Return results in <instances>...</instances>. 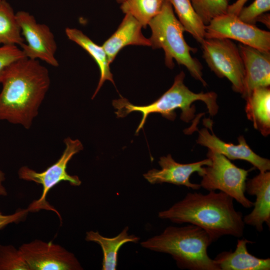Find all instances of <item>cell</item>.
<instances>
[{
	"instance_id": "1",
	"label": "cell",
	"mask_w": 270,
	"mask_h": 270,
	"mask_svg": "<svg viewBox=\"0 0 270 270\" xmlns=\"http://www.w3.org/2000/svg\"><path fill=\"white\" fill-rule=\"evenodd\" d=\"M0 84V120L29 129L50 86L48 68L24 58L6 70Z\"/></svg>"
},
{
	"instance_id": "2",
	"label": "cell",
	"mask_w": 270,
	"mask_h": 270,
	"mask_svg": "<svg viewBox=\"0 0 270 270\" xmlns=\"http://www.w3.org/2000/svg\"><path fill=\"white\" fill-rule=\"evenodd\" d=\"M234 200L220 191H209L206 194L188 192L168 209L158 212V216L176 224L198 226L213 242L226 235L240 238L245 224L242 213L234 208Z\"/></svg>"
},
{
	"instance_id": "3",
	"label": "cell",
	"mask_w": 270,
	"mask_h": 270,
	"mask_svg": "<svg viewBox=\"0 0 270 270\" xmlns=\"http://www.w3.org/2000/svg\"><path fill=\"white\" fill-rule=\"evenodd\" d=\"M213 242L208 234L192 224L166 227L160 234L140 242L142 247L170 255L178 267L188 270H220L208 256Z\"/></svg>"
},
{
	"instance_id": "4",
	"label": "cell",
	"mask_w": 270,
	"mask_h": 270,
	"mask_svg": "<svg viewBox=\"0 0 270 270\" xmlns=\"http://www.w3.org/2000/svg\"><path fill=\"white\" fill-rule=\"evenodd\" d=\"M184 73L182 71L174 78L172 86L160 97L146 106H136L125 98L114 100L112 105L117 110L118 118H124L132 112L142 113V118L136 130V134L142 128L146 120L150 114L159 113L167 119L174 120L176 110H182L180 118L186 122L192 121L195 116L196 109L192 104L200 100L206 104L211 116L216 115L218 109L217 95L213 92L196 93L190 90L184 84Z\"/></svg>"
},
{
	"instance_id": "5",
	"label": "cell",
	"mask_w": 270,
	"mask_h": 270,
	"mask_svg": "<svg viewBox=\"0 0 270 270\" xmlns=\"http://www.w3.org/2000/svg\"><path fill=\"white\" fill-rule=\"evenodd\" d=\"M152 35L149 38L153 48H162L165 54L166 66L172 68L174 60L183 65L191 76L206 86V82L202 77V66L193 58L191 52L197 49L190 46L184 36V28L176 17L173 8L168 0H165L160 12L149 22Z\"/></svg>"
},
{
	"instance_id": "6",
	"label": "cell",
	"mask_w": 270,
	"mask_h": 270,
	"mask_svg": "<svg viewBox=\"0 0 270 270\" xmlns=\"http://www.w3.org/2000/svg\"><path fill=\"white\" fill-rule=\"evenodd\" d=\"M64 144L65 148L60 158L44 170L38 172L27 166H23L18 172L20 179L33 182L42 187L40 198L34 200L28 206L29 212H36L41 210H50L56 212L60 220L58 212L46 200L48 192L62 181L68 182L72 186H79L82 183L78 176L68 174L66 169L68 162L76 154L82 150L83 146L78 140H73L70 137L64 140Z\"/></svg>"
},
{
	"instance_id": "7",
	"label": "cell",
	"mask_w": 270,
	"mask_h": 270,
	"mask_svg": "<svg viewBox=\"0 0 270 270\" xmlns=\"http://www.w3.org/2000/svg\"><path fill=\"white\" fill-rule=\"evenodd\" d=\"M209 166L203 167L201 188L208 191L218 190L228 194L242 206L249 208L254 202L245 196L246 184L250 170L240 168L230 160L218 152L208 150Z\"/></svg>"
},
{
	"instance_id": "8",
	"label": "cell",
	"mask_w": 270,
	"mask_h": 270,
	"mask_svg": "<svg viewBox=\"0 0 270 270\" xmlns=\"http://www.w3.org/2000/svg\"><path fill=\"white\" fill-rule=\"evenodd\" d=\"M201 44L202 57L210 69L219 78L228 80L233 90L242 94L244 69L238 46L228 38H204Z\"/></svg>"
},
{
	"instance_id": "9",
	"label": "cell",
	"mask_w": 270,
	"mask_h": 270,
	"mask_svg": "<svg viewBox=\"0 0 270 270\" xmlns=\"http://www.w3.org/2000/svg\"><path fill=\"white\" fill-rule=\"evenodd\" d=\"M204 38H228L260 50L270 51V32L226 13L206 26Z\"/></svg>"
},
{
	"instance_id": "10",
	"label": "cell",
	"mask_w": 270,
	"mask_h": 270,
	"mask_svg": "<svg viewBox=\"0 0 270 270\" xmlns=\"http://www.w3.org/2000/svg\"><path fill=\"white\" fill-rule=\"evenodd\" d=\"M16 16L22 36L26 42L20 46L25 56L58 66L59 64L56 57L57 44L50 28L46 24L38 22L28 12L19 11Z\"/></svg>"
},
{
	"instance_id": "11",
	"label": "cell",
	"mask_w": 270,
	"mask_h": 270,
	"mask_svg": "<svg viewBox=\"0 0 270 270\" xmlns=\"http://www.w3.org/2000/svg\"><path fill=\"white\" fill-rule=\"evenodd\" d=\"M30 270H81L74 254L61 246L35 240L20 248Z\"/></svg>"
},
{
	"instance_id": "12",
	"label": "cell",
	"mask_w": 270,
	"mask_h": 270,
	"mask_svg": "<svg viewBox=\"0 0 270 270\" xmlns=\"http://www.w3.org/2000/svg\"><path fill=\"white\" fill-rule=\"evenodd\" d=\"M206 126L212 130V134L206 128L198 131L196 140L198 144L208 148V150L220 154L230 160H246L258 168L260 172L270 171V160L256 154L247 144L244 138L240 136L238 138V144L224 142L217 137L212 129V124L208 120L204 122Z\"/></svg>"
},
{
	"instance_id": "13",
	"label": "cell",
	"mask_w": 270,
	"mask_h": 270,
	"mask_svg": "<svg viewBox=\"0 0 270 270\" xmlns=\"http://www.w3.org/2000/svg\"><path fill=\"white\" fill-rule=\"evenodd\" d=\"M210 164L211 160L208 158L194 162L181 164L175 161L170 154H168L160 158L158 164L160 170L152 169L143 176L152 184L168 183L198 190L201 188L200 184L192 182L190 177L196 172L200 176L202 172L203 167Z\"/></svg>"
},
{
	"instance_id": "14",
	"label": "cell",
	"mask_w": 270,
	"mask_h": 270,
	"mask_svg": "<svg viewBox=\"0 0 270 270\" xmlns=\"http://www.w3.org/2000/svg\"><path fill=\"white\" fill-rule=\"evenodd\" d=\"M238 48L244 69L242 94L246 99L256 88L270 86V51H262L240 44Z\"/></svg>"
},
{
	"instance_id": "15",
	"label": "cell",
	"mask_w": 270,
	"mask_h": 270,
	"mask_svg": "<svg viewBox=\"0 0 270 270\" xmlns=\"http://www.w3.org/2000/svg\"><path fill=\"white\" fill-rule=\"evenodd\" d=\"M246 192L255 196L253 210L243 217L244 224L252 226L259 232L263 230V224L270 228V172L260 173L246 180Z\"/></svg>"
},
{
	"instance_id": "16",
	"label": "cell",
	"mask_w": 270,
	"mask_h": 270,
	"mask_svg": "<svg viewBox=\"0 0 270 270\" xmlns=\"http://www.w3.org/2000/svg\"><path fill=\"white\" fill-rule=\"evenodd\" d=\"M142 24L132 16L126 14L116 30L103 44L110 64L120 51L128 45L151 46L149 38L142 32Z\"/></svg>"
},
{
	"instance_id": "17",
	"label": "cell",
	"mask_w": 270,
	"mask_h": 270,
	"mask_svg": "<svg viewBox=\"0 0 270 270\" xmlns=\"http://www.w3.org/2000/svg\"><path fill=\"white\" fill-rule=\"evenodd\" d=\"M253 243L244 238L238 240L234 251L221 252L214 261L220 270H270V258H258L248 252L247 244Z\"/></svg>"
},
{
	"instance_id": "18",
	"label": "cell",
	"mask_w": 270,
	"mask_h": 270,
	"mask_svg": "<svg viewBox=\"0 0 270 270\" xmlns=\"http://www.w3.org/2000/svg\"><path fill=\"white\" fill-rule=\"evenodd\" d=\"M246 112L254 128L264 136L270 133V89L269 86L254 88L245 99Z\"/></svg>"
},
{
	"instance_id": "19",
	"label": "cell",
	"mask_w": 270,
	"mask_h": 270,
	"mask_svg": "<svg viewBox=\"0 0 270 270\" xmlns=\"http://www.w3.org/2000/svg\"><path fill=\"white\" fill-rule=\"evenodd\" d=\"M128 227H125L117 236L112 238L105 237L98 232L90 230L86 232L85 240L99 244L102 250V270L116 269L118 251L121 246L127 242L138 243L140 238L134 234H129Z\"/></svg>"
},
{
	"instance_id": "20",
	"label": "cell",
	"mask_w": 270,
	"mask_h": 270,
	"mask_svg": "<svg viewBox=\"0 0 270 270\" xmlns=\"http://www.w3.org/2000/svg\"><path fill=\"white\" fill-rule=\"evenodd\" d=\"M65 32L68 38L84 49L92 58L98 66L100 78L92 98L93 99L106 80H108L114 84L106 54L102 46L94 43L81 30L75 28H66Z\"/></svg>"
},
{
	"instance_id": "21",
	"label": "cell",
	"mask_w": 270,
	"mask_h": 270,
	"mask_svg": "<svg viewBox=\"0 0 270 270\" xmlns=\"http://www.w3.org/2000/svg\"><path fill=\"white\" fill-rule=\"evenodd\" d=\"M24 43L16 13L6 0H0V44L20 46Z\"/></svg>"
},
{
	"instance_id": "22",
	"label": "cell",
	"mask_w": 270,
	"mask_h": 270,
	"mask_svg": "<svg viewBox=\"0 0 270 270\" xmlns=\"http://www.w3.org/2000/svg\"><path fill=\"white\" fill-rule=\"evenodd\" d=\"M184 28L200 44L204 39L206 25L193 8L190 0H168Z\"/></svg>"
},
{
	"instance_id": "23",
	"label": "cell",
	"mask_w": 270,
	"mask_h": 270,
	"mask_svg": "<svg viewBox=\"0 0 270 270\" xmlns=\"http://www.w3.org/2000/svg\"><path fill=\"white\" fill-rule=\"evenodd\" d=\"M165 0H124L120 8L136 19L144 28L160 12Z\"/></svg>"
},
{
	"instance_id": "24",
	"label": "cell",
	"mask_w": 270,
	"mask_h": 270,
	"mask_svg": "<svg viewBox=\"0 0 270 270\" xmlns=\"http://www.w3.org/2000/svg\"><path fill=\"white\" fill-rule=\"evenodd\" d=\"M195 11L206 26L215 18L226 14L228 0H190Z\"/></svg>"
},
{
	"instance_id": "25",
	"label": "cell",
	"mask_w": 270,
	"mask_h": 270,
	"mask_svg": "<svg viewBox=\"0 0 270 270\" xmlns=\"http://www.w3.org/2000/svg\"><path fill=\"white\" fill-rule=\"evenodd\" d=\"M0 270H30L18 248L0 244Z\"/></svg>"
},
{
	"instance_id": "26",
	"label": "cell",
	"mask_w": 270,
	"mask_h": 270,
	"mask_svg": "<svg viewBox=\"0 0 270 270\" xmlns=\"http://www.w3.org/2000/svg\"><path fill=\"white\" fill-rule=\"evenodd\" d=\"M270 10V0H254L248 6H244L238 17L242 21L255 24L258 18Z\"/></svg>"
},
{
	"instance_id": "27",
	"label": "cell",
	"mask_w": 270,
	"mask_h": 270,
	"mask_svg": "<svg viewBox=\"0 0 270 270\" xmlns=\"http://www.w3.org/2000/svg\"><path fill=\"white\" fill-rule=\"evenodd\" d=\"M26 58L20 48L16 46H0V82L6 70L14 62Z\"/></svg>"
},
{
	"instance_id": "28",
	"label": "cell",
	"mask_w": 270,
	"mask_h": 270,
	"mask_svg": "<svg viewBox=\"0 0 270 270\" xmlns=\"http://www.w3.org/2000/svg\"><path fill=\"white\" fill-rule=\"evenodd\" d=\"M29 212L27 208H18L14 213L4 215L0 211V230L12 223H17L24 219Z\"/></svg>"
},
{
	"instance_id": "29",
	"label": "cell",
	"mask_w": 270,
	"mask_h": 270,
	"mask_svg": "<svg viewBox=\"0 0 270 270\" xmlns=\"http://www.w3.org/2000/svg\"><path fill=\"white\" fill-rule=\"evenodd\" d=\"M248 0H236L232 4L228 6V13L238 16Z\"/></svg>"
},
{
	"instance_id": "30",
	"label": "cell",
	"mask_w": 270,
	"mask_h": 270,
	"mask_svg": "<svg viewBox=\"0 0 270 270\" xmlns=\"http://www.w3.org/2000/svg\"><path fill=\"white\" fill-rule=\"evenodd\" d=\"M4 180V174L0 170V196H6L7 195L6 190L3 184Z\"/></svg>"
},
{
	"instance_id": "31",
	"label": "cell",
	"mask_w": 270,
	"mask_h": 270,
	"mask_svg": "<svg viewBox=\"0 0 270 270\" xmlns=\"http://www.w3.org/2000/svg\"><path fill=\"white\" fill-rule=\"evenodd\" d=\"M260 22L264 24L268 27L270 26V14H264L257 20V22Z\"/></svg>"
},
{
	"instance_id": "32",
	"label": "cell",
	"mask_w": 270,
	"mask_h": 270,
	"mask_svg": "<svg viewBox=\"0 0 270 270\" xmlns=\"http://www.w3.org/2000/svg\"><path fill=\"white\" fill-rule=\"evenodd\" d=\"M119 3H122L124 0H116Z\"/></svg>"
}]
</instances>
